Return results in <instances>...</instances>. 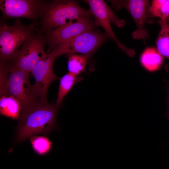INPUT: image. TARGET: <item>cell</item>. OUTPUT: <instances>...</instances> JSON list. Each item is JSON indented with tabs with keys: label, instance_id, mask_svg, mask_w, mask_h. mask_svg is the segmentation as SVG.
<instances>
[{
	"label": "cell",
	"instance_id": "1",
	"mask_svg": "<svg viewBox=\"0 0 169 169\" xmlns=\"http://www.w3.org/2000/svg\"><path fill=\"white\" fill-rule=\"evenodd\" d=\"M61 105L41 101L22 109L17 128V142L38 135H46L57 129L56 118Z\"/></svg>",
	"mask_w": 169,
	"mask_h": 169
},
{
	"label": "cell",
	"instance_id": "2",
	"mask_svg": "<svg viewBox=\"0 0 169 169\" xmlns=\"http://www.w3.org/2000/svg\"><path fill=\"white\" fill-rule=\"evenodd\" d=\"M0 96L14 97L20 102L22 109L43 102L30 84L29 73L3 63L0 64Z\"/></svg>",
	"mask_w": 169,
	"mask_h": 169
},
{
	"label": "cell",
	"instance_id": "3",
	"mask_svg": "<svg viewBox=\"0 0 169 169\" xmlns=\"http://www.w3.org/2000/svg\"><path fill=\"white\" fill-rule=\"evenodd\" d=\"M89 10L81 7L73 0H54L47 3L40 18L36 23L37 33L40 34L72 21L91 16Z\"/></svg>",
	"mask_w": 169,
	"mask_h": 169
},
{
	"label": "cell",
	"instance_id": "4",
	"mask_svg": "<svg viewBox=\"0 0 169 169\" xmlns=\"http://www.w3.org/2000/svg\"><path fill=\"white\" fill-rule=\"evenodd\" d=\"M37 32L35 23L26 25L17 19L12 25L0 26V63L8 61L29 38Z\"/></svg>",
	"mask_w": 169,
	"mask_h": 169
},
{
	"label": "cell",
	"instance_id": "5",
	"mask_svg": "<svg viewBox=\"0 0 169 169\" xmlns=\"http://www.w3.org/2000/svg\"><path fill=\"white\" fill-rule=\"evenodd\" d=\"M90 7L89 10L96 27L103 28L105 33L109 38L113 39L118 47L130 57L135 55L136 53L133 49H129L121 43L118 39L112 29L110 23H113L119 28L122 27L125 24L124 20L120 19L103 0H85Z\"/></svg>",
	"mask_w": 169,
	"mask_h": 169
},
{
	"label": "cell",
	"instance_id": "6",
	"mask_svg": "<svg viewBox=\"0 0 169 169\" xmlns=\"http://www.w3.org/2000/svg\"><path fill=\"white\" fill-rule=\"evenodd\" d=\"M46 43L42 34L37 32L28 39L7 61L4 62L30 73L38 61L46 53Z\"/></svg>",
	"mask_w": 169,
	"mask_h": 169
},
{
	"label": "cell",
	"instance_id": "7",
	"mask_svg": "<svg viewBox=\"0 0 169 169\" xmlns=\"http://www.w3.org/2000/svg\"><path fill=\"white\" fill-rule=\"evenodd\" d=\"M109 38L99 30L89 31L59 45L50 52H54L58 57L65 54H80L90 58Z\"/></svg>",
	"mask_w": 169,
	"mask_h": 169
},
{
	"label": "cell",
	"instance_id": "8",
	"mask_svg": "<svg viewBox=\"0 0 169 169\" xmlns=\"http://www.w3.org/2000/svg\"><path fill=\"white\" fill-rule=\"evenodd\" d=\"M92 15L72 21L42 34L48 45L46 54L49 53L59 45L86 31L96 28Z\"/></svg>",
	"mask_w": 169,
	"mask_h": 169
},
{
	"label": "cell",
	"instance_id": "9",
	"mask_svg": "<svg viewBox=\"0 0 169 169\" xmlns=\"http://www.w3.org/2000/svg\"><path fill=\"white\" fill-rule=\"evenodd\" d=\"M113 8L116 10L124 8L131 15L137 27L132 33L134 39H147L149 34L145 28L146 23L150 21L151 3L147 0H110Z\"/></svg>",
	"mask_w": 169,
	"mask_h": 169
},
{
	"label": "cell",
	"instance_id": "10",
	"mask_svg": "<svg viewBox=\"0 0 169 169\" xmlns=\"http://www.w3.org/2000/svg\"><path fill=\"white\" fill-rule=\"evenodd\" d=\"M47 3L40 0H0V8L3 19L23 18L36 23Z\"/></svg>",
	"mask_w": 169,
	"mask_h": 169
},
{
	"label": "cell",
	"instance_id": "11",
	"mask_svg": "<svg viewBox=\"0 0 169 169\" xmlns=\"http://www.w3.org/2000/svg\"><path fill=\"white\" fill-rule=\"evenodd\" d=\"M58 57L54 52L46 53L38 61L30 73L34 80L33 85L42 100L48 102L47 93L49 87L54 81L59 79L55 74L53 69L54 61Z\"/></svg>",
	"mask_w": 169,
	"mask_h": 169
},
{
	"label": "cell",
	"instance_id": "12",
	"mask_svg": "<svg viewBox=\"0 0 169 169\" xmlns=\"http://www.w3.org/2000/svg\"><path fill=\"white\" fill-rule=\"evenodd\" d=\"M21 110L20 102L15 98L9 95L0 96V113L1 115L13 120H18Z\"/></svg>",
	"mask_w": 169,
	"mask_h": 169
},
{
	"label": "cell",
	"instance_id": "13",
	"mask_svg": "<svg viewBox=\"0 0 169 169\" xmlns=\"http://www.w3.org/2000/svg\"><path fill=\"white\" fill-rule=\"evenodd\" d=\"M140 60L143 66L148 70L155 71L159 69L163 61L162 55L156 49L147 48L141 55Z\"/></svg>",
	"mask_w": 169,
	"mask_h": 169
},
{
	"label": "cell",
	"instance_id": "14",
	"mask_svg": "<svg viewBox=\"0 0 169 169\" xmlns=\"http://www.w3.org/2000/svg\"><path fill=\"white\" fill-rule=\"evenodd\" d=\"M83 79L68 72L59 79L58 96L56 103L62 105L65 96L70 91L75 84L81 81Z\"/></svg>",
	"mask_w": 169,
	"mask_h": 169
},
{
	"label": "cell",
	"instance_id": "15",
	"mask_svg": "<svg viewBox=\"0 0 169 169\" xmlns=\"http://www.w3.org/2000/svg\"><path fill=\"white\" fill-rule=\"evenodd\" d=\"M161 30L156 41L157 49L160 54L169 59V24L166 20L157 21Z\"/></svg>",
	"mask_w": 169,
	"mask_h": 169
},
{
	"label": "cell",
	"instance_id": "16",
	"mask_svg": "<svg viewBox=\"0 0 169 169\" xmlns=\"http://www.w3.org/2000/svg\"><path fill=\"white\" fill-rule=\"evenodd\" d=\"M68 59V72L78 76L84 71L89 57L86 55L69 54H66Z\"/></svg>",
	"mask_w": 169,
	"mask_h": 169
},
{
	"label": "cell",
	"instance_id": "17",
	"mask_svg": "<svg viewBox=\"0 0 169 169\" xmlns=\"http://www.w3.org/2000/svg\"><path fill=\"white\" fill-rule=\"evenodd\" d=\"M150 13L152 18L158 17L166 20L169 16V0H152Z\"/></svg>",
	"mask_w": 169,
	"mask_h": 169
},
{
	"label": "cell",
	"instance_id": "18",
	"mask_svg": "<svg viewBox=\"0 0 169 169\" xmlns=\"http://www.w3.org/2000/svg\"><path fill=\"white\" fill-rule=\"evenodd\" d=\"M30 141L34 151L39 155L46 154L52 148V142L44 136H33L30 137Z\"/></svg>",
	"mask_w": 169,
	"mask_h": 169
},
{
	"label": "cell",
	"instance_id": "19",
	"mask_svg": "<svg viewBox=\"0 0 169 169\" xmlns=\"http://www.w3.org/2000/svg\"><path fill=\"white\" fill-rule=\"evenodd\" d=\"M167 115L169 120V86L168 89V111H167Z\"/></svg>",
	"mask_w": 169,
	"mask_h": 169
},
{
	"label": "cell",
	"instance_id": "20",
	"mask_svg": "<svg viewBox=\"0 0 169 169\" xmlns=\"http://www.w3.org/2000/svg\"><path fill=\"white\" fill-rule=\"evenodd\" d=\"M166 21H167V22L168 23L169 22V16H168V17L167 18V19L166 20Z\"/></svg>",
	"mask_w": 169,
	"mask_h": 169
}]
</instances>
